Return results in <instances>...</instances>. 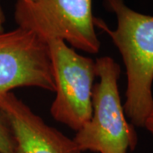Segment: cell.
Returning a JSON list of instances; mask_svg holds the SVG:
<instances>
[{"label": "cell", "mask_w": 153, "mask_h": 153, "mask_svg": "<svg viewBox=\"0 0 153 153\" xmlns=\"http://www.w3.org/2000/svg\"><path fill=\"white\" fill-rule=\"evenodd\" d=\"M117 17L111 30L100 20L97 25L109 35L122 55L126 67L127 88L123 105L131 124L144 127L153 110V16L130 9L124 0H104Z\"/></svg>", "instance_id": "cell-1"}, {"label": "cell", "mask_w": 153, "mask_h": 153, "mask_svg": "<svg viewBox=\"0 0 153 153\" xmlns=\"http://www.w3.org/2000/svg\"><path fill=\"white\" fill-rule=\"evenodd\" d=\"M120 73V66L109 56L95 60L100 82L93 87L92 117L73 139L81 152L127 153L128 149L133 151L136 146V132L126 119L121 102Z\"/></svg>", "instance_id": "cell-2"}, {"label": "cell", "mask_w": 153, "mask_h": 153, "mask_svg": "<svg viewBox=\"0 0 153 153\" xmlns=\"http://www.w3.org/2000/svg\"><path fill=\"white\" fill-rule=\"evenodd\" d=\"M14 16L18 27L32 31L46 42L60 39L90 54L100 50L92 0H18Z\"/></svg>", "instance_id": "cell-3"}, {"label": "cell", "mask_w": 153, "mask_h": 153, "mask_svg": "<svg viewBox=\"0 0 153 153\" xmlns=\"http://www.w3.org/2000/svg\"><path fill=\"white\" fill-rule=\"evenodd\" d=\"M47 43L56 93L50 113L56 121L79 131L92 117L95 62L78 55L63 40Z\"/></svg>", "instance_id": "cell-4"}, {"label": "cell", "mask_w": 153, "mask_h": 153, "mask_svg": "<svg viewBox=\"0 0 153 153\" xmlns=\"http://www.w3.org/2000/svg\"><path fill=\"white\" fill-rule=\"evenodd\" d=\"M19 87L55 91L48 43L21 27L0 33V96Z\"/></svg>", "instance_id": "cell-5"}, {"label": "cell", "mask_w": 153, "mask_h": 153, "mask_svg": "<svg viewBox=\"0 0 153 153\" xmlns=\"http://www.w3.org/2000/svg\"><path fill=\"white\" fill-rule=\"evenodd\" d=\"M4 116L16 145L17 153H81L76 142L44 123L13 93L0 96Z\"/></svg>", "instance_id": "cell-6"}, {"label": "cell", "mask_w": 153, "mask_h": 153, "mask_svg": "<svg viewBox=\"0 0 153 153\" xmlns=\"http://www.w3.org/2000/svg\"><path fill=\"white\" fill-rule=\"evenodd\" d=\"M0 153H17L16 145L10 128L0 111Z\"/></svg>", "instance_id": "cell-7"}, {"label": "cell", "mask_w": 153, "mask_h": 153, "mask_svg": "<svg viewBox=\"0 0 153 153\" xmlns=\"http://www.w3.org/2000/svg\"><path fill=\"white\" fill-rule=\"evenodd\" d=\"M144 127L153 135V110L145 122Z\"/></svg>", "instance_id": "cell-8"}, {"label": "cell", "mask_w": 153, "mask_h": 153, "mask_svg": "<svg viewBox=\"0 0 153 153\" xmlns=\"http://www.w3.org/2000/svg\"><path fill=\"white\" fill-rule=\"evenodd\" d=\"M5 22V16H4V13L3 11L2 6L0 4V33H4V24Z\"/></svg>", "instance_id": "cell-9"}, {"label": "cell", "mask_w": 153, "mask_h": 153, "mask_svg": "<svg viewBox=\"0 0 153 153\" xmlns=\"http://www.w3.org/2000/svg\"><path fill=\"white\" fill-rule=\"evenodd\" d=\"M24 1H26V2H33L34 0H24Z\"/></svg>", "instance_id": "cell-10"}]
</instances>
